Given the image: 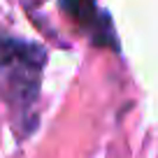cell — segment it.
I'll return each instance as SVG.
<instances>
[{"mask_svg": "<svg viewBox=\"0 0 158 158\" xmlns=\"http://www.w3.org/2000/svg\"><path fill=\"white\" fill-rule=\"evenodd\" d=\"M44 49L33 42L0 40V93L21 118H28L40 93Z\"/></svg>", "mask_w": 158, "mask_h": 158, "instance_id": "obj_1", "label": "cell"}, {"mask_svg": "<svg viewBox=\"0 0 158 158\" xmlns=\"http://www.w3.org/2000/svg\"><path fill=\"white\" fill-rule=\"evenodd\" d=\"M63 10L77 21L79 26H89V28H98V7L95 0H63Z\"/></svg>", "mask_w": 158, "mask_h": 158, "instance_id": "obj_2", "label": "cell"}]
</instances>
